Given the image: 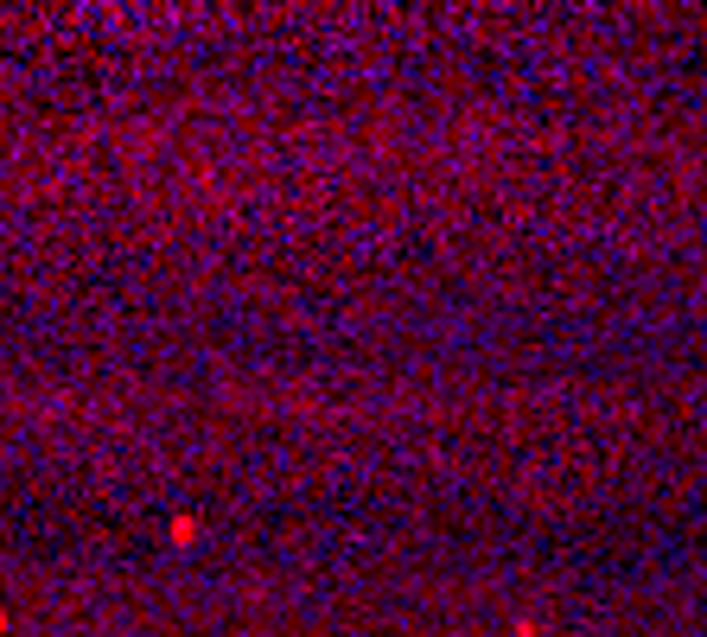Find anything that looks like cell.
I'll return each instance as SVG.
<instances>
[{"mask_svg": "<svg viewBox=\"0 0 707 637\" xmlns=\"http://www.w3.org/2000/svg\"><path fill=\"white\" fill-rule=\"evenodd\" d=\"M172 542H198V516H172Z\"/></svg>", "mask_w": 707, "mask_h": 637, "instance_id": "obj_1", "label": "cell"}]
</instances>
